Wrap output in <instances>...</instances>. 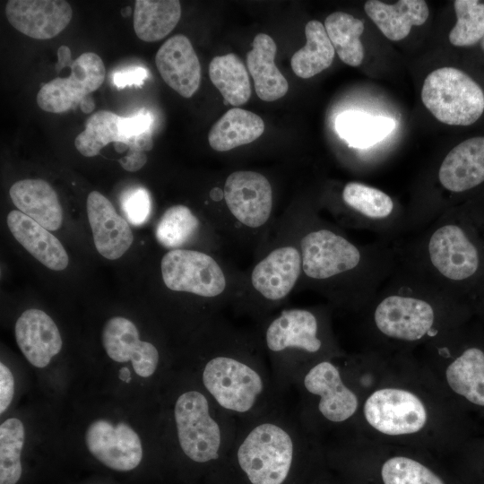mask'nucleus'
I'll use <instances>...</instances> for the list:
<instances>
[{
  "mask_svg": "<svg viewBox=\"0 0 484 484\" xmlns=\"http://www.w3.org/2000/svg\"><path fill=\"white\" fill-rule=\"evenodd\" d=\"M459 415V406L421 361L406 353H385L353 434L445 454L460 444Z\"/></svg>",
  "mask_w": 484,
  "mask_h": 484,
  "instance_id": "f257e3e1",
  "label": "nucleus"
},
{
  "mask_svg": "<svg viewBox=\"0 0 484 484\" xmlns=\"http://www.w3.org/2000/svg\"><path fill=\"white\" fill-rule=\"evenodd\" d=\"M210 342L200 371V387L238 421L255 417L279 401L255 333L241 331L221 315L210 321Z\"/></svg>",
  "mask_w": 484,
  "mask_h": 484,
  "instance_id": "f03ea898",
  "label": "nucleus"
},
{
  "mask_svg": "<svg viewBox=\"0 0 484 484\" xmlns=\"http://www.w3.org/2000/svg\"><path fill=\"white\" fill-rule=\"evenodd\" d=\"M298 415L280 402L266 411L238 421L230 454L250 484H284L300 457L324 453Z\"/></svg>",
  "mask_w": 484,
  "mask_h": 484,
  "instance_id": "7ed1b4c3",
  "label": "nucleus"
},
{
  "mask_svg": "<svg viewBox=\"0 0 484 484\" xmlns=\"http://www.w3.org/2000/svg\"><path fill=\"white\" fill-rule=\"evenodd\" d=\"M255 333L280 393L294 386L315 363L345 355L333 333L328 312L317 307L283 308L259 322Z\"/></svg>",
  "mask_w": 484,
  "mask_h": 484,
  "instance_id": "20e7f679",
  "label": "nucleus"
},
{
  "mask_svg": "<svg viewBox=\"0 0 484 484\" xmlns=\"http://www.w3.org/2000/svg\"><path fill=\"white\" fill-rule=\"evenodd\" d=\"M265 245L249 270L244 272L233 307L257 323L273 314L298 287L302 255L298 238V217L278 219Z\"/></svg>",
  "mask_w": 484,
  "mask_h": 484,
  "instance_id": "39448f33",
  "label": "nucleus"
},
{
  "mask_svg": "<svg viewBox=\"0 0 484 484\" xmlns=\"http://www.w3.org/2000/svg\"><path fill=\"white\" fill-rule=\"evenodd\" d=\"M341 358L315 363L294 385L300 398L298 417L324 445L355 432L362 405L345 378Z\"/></svg>",
  "mask_w": 484,
  "mask_h": 484,
  "instance_id": "423d86ee",
  "label": "nucleus"
},
{
  "mask_svg": "<svg viewBox=\"0 0 484 484\" xmlns=\"http://www.w3.org/2000/svg\"><path fill=\"white\" fill-rule=\"evenodd\" d=\"M209 197L222 205L211 226L222 239L252 246L255 255L265 245L277 222L273 219V193L269 179L253 170L227 176L223 186L212 187Z\"/></svg>",
  "mask_w": 484,
  "mask_h": 484,
  "instance_id": "0eeeda50",
  "label": "nucleus"
},
{
  "mask_svg": "<svg viewBox=\"0 0 484 484\" xmlns=\"http://www.w3.org/2000/svg\"><path fill=\"white\" fill-rule=\"evenodd\" d=\"M173 419L179 449L190 462L205 465L230 453L238 420L202 388L186 390L177 395Z\"/></svg>",
  "mask_w": 484,
  "mask_h": 484,
  "instance_id": "6e6552de",
  "label": "nucleus"
},
{
  "mask_svg": "<svg viewBox=\"0 0 484 484\" xmlns=\"http://www.w3.org/2000/svg\"><path fill=\"white\" fill-rule=\"evenodd\" d=\"M160 272L168 290L206 300L220 313L233 307L244 277V272L220 255L190 248L168 250L160 261Z\"/></svg>",
  "mask_w": 484,
  "mask_h": 484,
  "instance_id": "1a4fd4ad",
  "label": "nucleus"
},
{
  "mask_svg": "<svg viewBox=\"0 0 484 484\" xmlns=\"http://www.w3.org/2000/svg\"><path fill=\"white\" fill-rule=\"evenodd\" d=\"M370 321L385 346L381 352L387 354H409L411 348L426 345L449 330L445 310L426 299L397 294L379 301Z\"/></svg>",
  "mask_w": 484,
  "mask_h": 484,
  "instance_id": "9d476101",
  "label": "nucleus"
},
{
  "mask_svg": "<svg viewBox=\"0 0 484 484\" xmlns=\"http://www.w3.org/2000/svg\"><path fill=\"white\" fill-rule=\"evenodd\" d=\"M330 451L376 468L378 484H446L433 468L431 454L351 434L331 442Z\"/></svg>",
  "mask_w": 484,
  "mask_h": 484,
  "instance_id": "9b49d317",
  "label": "nucleus"
},
{
  "mask_svg": "<svg viewBox=\"0 0 484 484\" xmlns=\"http://www.w3.org/2000/svg\"><path fill=\"white\" fill-rule=\"evenodd\" d=\"M298 238L302 255L299 284L333 287L343 281L360 264L359 248L334 229L298 217Z\"/></svg>",
  "mask_w": 484,
  "mask_h": 484,
  "instance_id": "f8f14e48",
  "label": "nucleus"
},
{
  "mask_svg": "<svg viewBox=\"0 0 484 484\" xmlns=\"http://www.w3.org/2000/svg\"><path fill=\"white\" fill-rule=\"evenodd\" d=\"M445 333L426 344L421 362L458 406L464 402L484 409V350L457 349Z\"/></svg>",
  "mask_w": 484,
  "mask_h": 484,
  "instance_id": "ddd939ff",
  "label": "nucleus"
},
{
  "mask_svg": "<svg viewBox=\"0 0 484 484\" xmlns=\"http://www.w3.org/2000/svg\"><path fill=\"white\" fill-rule=\"evenodd\" d=\"M421 100L440 122L450 125H470L484 111L481 88L464 72L454 67H442L425 79Z\"/></svg>",
  "mask_w": 484,
  "mask_h": 484,
  "instance_id": "4468645a",
  "label": "nucleus"
},
{
  "mask_svg": "<svg viewBox=\"0 0 484 484\" xmlns=\"http://www.w3.org/2000/svg\"><path fill=\"white\" fill-rule=\"evenodd\" d=\"M105 73V66L99 55L82 53L73 60L68 77H56L40 88L37 103L42 110L49 113H63L74 108L101 86Z\"/></svg>",
  "mask_w": 484,
  "mask_h": 484,
  "instance_id": "2eb2a0df",
  "label": "nucleus"
},
{
  "mask_svg": "<svg viewBox=\"0 0 484 484\" xmlns=\"http://www.w3.org/2000/svg\"><path fill=\"white\" fill-rule=\"evenodd\" d=\"M85 443L100 464L117 472H133L143 462V451L137 433L126 423L97 419L88 427Z\"/></svg>",
  "mask_w": 484,
  "mask_h": 484,
  "instance_id": "dca6fc26",
  "label": "nucleus"
},
{
  "mask_svg": "<svg viewBox=\"0 0 484 484\" xmlns=\"http://www.w3.org/2000/svg\"><path fill=\"white\" fill-rule=\"evenodd\" d=\"M428 252L431 264L444 277L462 281L479 268V254L462 228L445 224L431 235Z\"/></svg>",
  "mask_w": 484,
  "mask_h": 484,
  "instance_id": "f3484780",
  "label": "nucleus"
},
{
  "mask_svg": "<svg viewBox=\"0 0 484 484\" xmlns=\"http://www.w3.org/2000/svg\"><path fill=\"white\" fill-rule=\"evenodd\" d=\"M9 23L35 39L57 36L70 23L73 10L64 0H10L5 5Z\"/></svg>",
  "mask_w": 484,
  "mask_h": 484,
  "instance_id": "a211bd4d",
  "label": "nucleus"
},
{
  "mask_svg": "<svg viewBox=\"0 0 484 484\" xmlns=\"http://www.w3.org/2000/svg\"><path fill=\"white\" fill-rule=\"evenodd\" d=\"M103 347L117 362L131 361L134 372L142 377L152 376L160 362V352L151 342L140 340L135 324L122 316L109 319L102 332Z\"/></svg>",
  "mask_w": 484,
  "mask_h": 484,
  "instance_id": "6ab92c4d",
  "label": "nucleus"
},
{
  "mask_svg": "<svg viewBox=\"0 0 484 484\" xmlns=\"http://www.w3.org/2000/svg\"><path fill=\"white\" fill-rule=\"evenodd\" d=\"M87 215L97 251L105 258H120L131 246L134 236L127 221L111 202L98 191L87 198Z\"/></svg>",
  "mask_w": 484,
  "mask_h": 484,
  "instance_id": "aec40b11",
  "label": "nucleus"
},
{
  "mask_svg": "<svg viewBox=\"0 0 484 484\" xmlns=\"http://www.w3.org/2000/svg\"><path fill=\"white\" fill-rule=\"evenodd\" d=\"M155 64L164 82L184 98L192 97L200 86L201 65L190 40L177 34L159 48Z\"/></svg>",
  "mask_w": 484,
  "mask_h": 484,
  "instance_id": "412c9836",
  "label": "nucleus"
},
{
  "mask_svg": "<svg viewBox=\"0 0 484 484\" xmlns=\"http://www.w3.org/2000/svg\"><path fill=\"white\" fill-rule=\"evenodd\" d=\"M17 344L34 367H45L62 349V338L53 319L44 311H24L15 324Z\"/></svg>",
  "mask_w": 484,
  "mask_h": 484,
  "instance_id": "4be33fe9",
  "label": "nucleus"
},
{
  "mask_svg": "<svg viewBox=\"0 0 484 484\" xmlns=\"http://www.w3.org/2000/svg\"><path fill=\"white\" fill-rule=\"evenodd\" d=\"M438 178L451 192H463L484 181V137L467 139L444 159Z\"/></svg>",
  "mask_w": 484,
  "mask_h": 484,
  "instance_id": "5701e85b",
  "label": "nucleus"
},
{
  "mask_svg": "<svg viewBox=\"0 0 484 484\" xmlns=\"http://www.w3.org/2000/svg\"><path fill=\"white\" fill-rule=\"evenodd\" d=\"M121 117L111 111L100 110L92 114L85 122V129L74 139L76 150L85 157H94L110 143H124L128 151H148L153 147L151 132L133 138L120 134Z\"/></svg>",
  "mask_w": 484,
  "mask_h": 484,
  "instance_id": "b1692460",
  "label": "nucleus"
},
{
  "mask_svg": "<svg viewBox=\"0 0 484 484\" xmlns=\"http://www.w3.org/2000/svg\"><path fill=\"white\" fill-rule=\"evenodd\" d=\"M7 225L14 238L46 267L54 271L67 267L69 258L65 249L46 228L16 210L8 213Z\"/></svg>",
  "mask_w": 484,
  "mask_h": 484,
  "instance_id": "393cba45",
  "label": "nucleus"
},
{
  "mask_svg": "<svg viewBox=\"0 0 484 484\" xmlns=\"http://www.w3.org/2000/svg\"><path fill=\"white\" fill-rule=\"evenodd\" d=\"M13 204L48 230L58 229L63 222V211L57 194L47 181L23 179L9 190Z\"/></svg>",
  "mask_w": 484,
  "mask_h": 484,
  "instance_id": "a878e982",
  "label": "nucleus"
},
{
  "mask_svg": "<svg viewBox=\"0 0 484 484\" xmlns=\"http://www.w3.org/2000/svg\"><path fill=\"white\" fill-rule=\"evenodd\" d=\"M364 9L381 32L393 41L406 38L412 26L424 24L429 15L428 4L423 0H400L393 4L368 0Z\"/></svg>",
  "mask_w": 484,
  "mask_h": 484,
  "instance_id": "bb28decb",
  "label": "nucleus"
},
{
  "mask_svg": "<svg viewBox=\"0 0 484 484\" xmlns=\"http://www.w3.org/2000/svg\"><path fill=\"white\" fill-rule=\"evenodd\" d=\"M277 46L265 33H259L246 54L248 72L255 83L257 96L264 101H274L283 97L289 83L274 64Z\"/></svg>",
  "mask_w": 484,
  "mask_h": 484,
  "instance_id": "cd10ccee",
  "label": "nucleus"
},
{
  "mask_svg": "<svg viewBox=\"0 0 484 484\" xmlns=\"http://www.w3.org/2000/svg\"><path fill=\"white\" fill-rule=\"evenodd\" d=\"M264 131V123L258 115L233 108L213 124L208 141L214 151H228L254 142Z\"/></svg>",
  "mask_w": 484,
  "mask_h": 484,
  "instance_id": "c85d7f7f",
  "label": "nucleus"
},
{
  "mask_svg": "<svg viewBox=\"0 0 484 484\" xmlns=\"http://www.w3.org/2000/svg\"><path fill=\"white\" fill-rule=\"evenodd\" d=\"M180 17L181 4L177 0H136L134 30L143 41H158L174 30Z\"/></svg>",
  "mask_w": 484,
  "mask_h": 484,
  "instance_id": "c756f323",
  "label": "nucleus"
},
{
  "mask_svg": "<svg viewBox=\"0 0 484 484\" xmlns=\"http://www.w3.org/2000/svg\"><path fill=\"white\" fill-rule=\"evenodd\" d=\"M305 34L307 43L292 56L290 65L297 76L308 79L332 65L335 50L320 22L309 21Z\"/></svg>",
  "mask_w": 484,
  "mask_h": 484,
  "instance_id": "7c9ffc66",
  "label": "nucleus"
},
{
  "mask_svg": "<svg viewBox=\"0 0 484 484\" xmlns=\"http://www.w3.org/2000/svg\"><path fill=\"white\" fill-rule=\"evenodd\" d=\"M209 76L225 102L238 107L250 99L251 86L247 70L235 54L213 57L209 65Z\"/></svg>",
  "mask_w": 484,
  "mask_h": 484,
  "instance_id": "2f4dec72",
  "label": "nucleus"
},
{
  "mask_svg": "<svg viewBox=\"0 0 484 484\" xmlns=\"http://www.w3.org/2000/svg\"><path fill=\"white\" fill-rule=\"evenodd\" d=\"M338 134L354 148H368L385 139L395 127L390 117L359 111H346L337 117Z\"/></svg>",
  "mask_w": 484,
  "mask_h": 484,
  "instance_id": "473e14b6",
  "label": "nucleus"
},
{
  "mask_svg": "<svg viewBox=\"0 0 484 484\" xmlns=\"http://www.w3.org/2000/svg\"><path fill=\"white\" fill-rule=\"evenodd\" d=\"M203 229L201 220L183 204L169 207L161 215L156 229L158 243L168 250L186 248L195 241Z\"/></svg>",
  "mask_w": 484,
  "mask_h": 484,
  "instance_id": "72a5a7b5",
  "label": "nucleus"
},
{
  "mask_svg": "<svg viewBox=\"0 0 484 484\" xmlns=\"http://www.w3.org/2000/svg\"><path fill=\"white\" fill-rule=\"evenodd\" d=\"M324 25L340 59L350 66L360 65L364 59L359 39L364 31L363 22L347 13L334 12L326 17Z\"/></svg>",
  "mask_w": 484,
  "mask_h": 484,
  "instance_id": "f704fd0d",
  "label": "nucleus"
},
{
  "mask_svg": "<svg viewBox=\"0 0 484 484\" xmlns=\"http://www.w3.org/2000/svg\"><path fill=\"white\" fill-rule=\"evenodd\" d=\"M25 431L22 422L15 418L4 420L0 426V484H19L24 471L22 450Z\"/></svg>",
  "mask_w": 484,
  "mask_h": 484,
  "instance_id": "c9c22d12",
  "label": "nucleus"
},
{
  "mask_svg": "<svg viewBox=\"0 0 484 484\" xmlns=\"http://www.w3.org/2000/svg\"><path fill=\"white\" fill-rule=\"evenodd\" d=\"M341 198L348 207L368 219L387 218L393 210V202L388 194L359 182L347 183Z\"/></svg>",
  "mask_w": 484,
  "mask_h": 484,
  "instance_id": "e433bc0d",
  "label": "nucleus"
},
{
  "mask_svg": "<svg viewBox=\"0 0 484 484\" xmlns=\"http://www.w3.org/2000/svg\"><path fill=\"white\" fill-rule=\"evenodd\" d=\"M456 23L449 33V41L455 47L476 44L484 36V4L476 0H455Z\"/></svg>",
  "mask_w": 484,
  "mask_h": 484,
  "instance_id": "4c0bfd02",
  "label": "nucleus"
},
{
  "mask_svg": "<svg viewBox=\"0 0 484 484\" xmlns=\"http://www.w3.org/2000/svg\"><path fill=\"white\" fill-rule=\"evenodd\" d=\"M121 207L131 224H143L148 220L151 208L148 191L142 187L128 190L121 198Z\"/></svg>",
  "mask_w": 484,
  "mask_h": 484,
  "instance_id": "58836bf2",
  "label": "nucleus"
},
{
  "mask_svg": "<svg viewBox=\"0 0 484 484\" xmlns=\"http://www.w3.org/2000/svg\"><path fill=\"white\" fill-rule=\"evenodd\" d=\"M151 115L144 110L136 115L123 117L119 120L120 134L126 138H133L151 131L152 125Z\"/></svg>",
  "mask_w": 484,
  "mask_h": 484,
  "instance_id": "ea45409f",
  "label": "nucleus"
},
{
  "mask_svg": "<svg viewBox=\"0 0 484 484\" xmlns=\"http://www.w3.org/2000/svg\"><path fill=\"white\" fill-rule=\"evenodd\" d=\"M148 77V72L141 66L131 67L123 71H118L113 74V82L118 89L127 86L140 87Z\"/></svg>",
  "mask_w": 484,
  "mask_h": 484,
  "instance_id": "a19ab883",
  "label": "nucleus"
},
{
  "mask_svg": "<svg viewBox=\"0 0 484 484\" xmlns=\"http://www.w3.org/2000/svg\"><path fill=\"white\" fill-rule=\"evenodd\" d=\"M14 393V379L11 370L0 364V413H4L10 405Z\"/></svg>",
  "mask_w": 484,
  "mask_h": 484,
  "instance_id": "79ce46f5",
  "label": "nucleus"
},
{
  "mask_svg": "<svg viewBox=\"0 0 484 484\" xmlns=\"http://www.w3.org/2000/svg\"><path fill=\"white\" fill-rule=\"evenodd\" d=\"M147 161V155L143 151H127L126 154L118 160L121 167L129 172L142 169Z\"/></svg>",
  "mask_w": 484,
  "mask_h": 484,
  "instance_id": "37998d69",
  "label": "nucleus"
},
{
  "mask_svg": "<svg viewBox=\"0 0 484 484\" xmlns=\"http://www.w3.org/2000/svg\"><path fill=\"white\" fill-rule=\"evenodd\" d=\"M73 60L72 59V53L67 46H60L57 49V62L55 64V71L58 74L65 67L72 66Z\"/></svg>",
  "mask_w": 484,
  "mask_h": 484,
  "instance_id": "c03bdc74",
  "label": "nucleus"
},
{
  "mask_svg": "<svg viewBox=\"0 0 484 484\" xmlns=\"http://www.w3.org/2000/svg\"><path fill=\"white\" fill-rule=\"evenodd\" d=\"M79 107L83 113H91L95 108L94 99L88 95L80 102Z\"/></svg>",
  "mask_w": 484,
  "mask_h": 484,
  "instance_id": "a18cd8bd",
  "label": "nucleus"
},
{
  "mask_svg": "<svg viewBox=\"0 0 484 484\" xmlns=\"http://www.w3.org/2000/svg\"><path fill=\"white\" fill-rule=\"evenodd\" d=\"M130 375H131V372H130V370H129L128 367H121V368L119 369V375H118V376H119V378H120L122 381H124V382H125V383H129V382L131 381V376H130Z\"/></svg>",
  "mask_w": 484,
  "mask_h": 484,
  "instance_id": "49530a36",
  "label": "nucleus"
},
{
  "mask_svg": "<svg viewBox=\"0 0 484 484\" xmlns=\"http://www.w3.org/2000/svg\"><path fill=\"white\" fill-rule=\"evenodd\" d=\"M132 13V9L130 6H126L125 8L122 9L121 14L123 17H127Z\"/></svg>",
  "mask_w": 484,
  "mask_h": 484,
  "instance_id": "de8ad7c7",
  "label": "nucleus"
},
{
  "mask_svg": "<svg viewBox=\"0 0 484 484\" xmlns=\"http://www.w3.org/2000/svg\"><path fill=\"white\" fill-rule=\"evenodd\" d=\"M481 48H482V49H483V51H484V36H483V38L481 39Z\"/></svg>",
  "mask_w": 484,
  "mask_h": 484,
  "instance_id": "09e8293b",
  "label": "nucleus"
}]
</instances>
